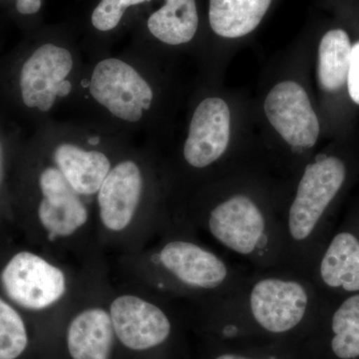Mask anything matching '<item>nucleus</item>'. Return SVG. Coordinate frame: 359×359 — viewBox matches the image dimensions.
<instances>
[{"label":"nucleus","instance_id":"39448f33","mask_svg":"<svg viewBox=\"0 0 359 359\" xmlns=\"http://www.w3.org/2000/svg\"><path fill=\"white\" fill-rule=\"evenodd\" d=\"M86 58L74 44L55 39L35 47L21 65V102L45 118H55L59 109L72 102Z\"/></svg>","mask_w":359,"mask_h":359},{"label":"nucleus","instance_id":"6e6552de","mask_svg":"<svg viewBox=\"0 0 359 359\" xmlns=\"http://www.w3.org/2000/svg\"><path fill=\"white\" fill-rule=\"evenodd\" d=\"M264 113L273 128L302 154L313 148L320 135V122L306 90L294 81L276 85L264 101Z\"/></svg>","mask_w":359,"mask_h":359},{"label":"nucleus","instance_id":"f8f14e48","mask_svg":"<svg viewBox=\"0 0 359 359\" xmlns=\"http://www.w3.org/2000/svg\"><path fill=\"white\" fill-rule=\"evenodd\" d=\"M109 313L115 334L133 351L159 346L171 334V321L166 313L136 295L118 297L111 304Z\"/></svg>","mask_w":359,"mask_h":359},{"label":"nucleus","instance_id":"b1692460","mask_svg":"<svg viewBox=\"0 0 359 359\" xmlns=\"http://www.w3.org/2000/svg\"><path fill=\"white\" fill-rule=\"evenodd\" d=\"M151 0H124V2H127L126 6L131 8V7L141 6V4H147Z\"/></svg>","mask_w":359,"mask_h":359},{"label":"nucleus","instance_id":"f03ea898","mask_svg":"<svg viewBox=\"0 0 359 359\" xmlns=\"http://www.w3.org/2000/svg\"><path fill=\"white\" fill-rule=\"evenodd\" d=\"M316 285L309 276L285 268L250 269L235 289L207 302L223 318L244 316L268 334H289L313 311Z\"/></svg>","mask_w":359,"mask_h":359},{"label":"nucleus","instance_id":"4468645a","mask_svg":"<svg viewBox=\"0 0 359 359\" xmlns=\"http://www.w3.org/2000/svg\"><path fill=\"white\" fill-rule=\"evenodd\" d=\"M110 313L105 309H85L71 321L67 346L73 359H109L115 337Z\"/></svg>","mask_w":359,"mask_h":359},{"label":"nucleus","instance_id":"393cba45","mask_svg":"<svg viewBox=\"0 0 359 359\" xmlns=\"http://www.w3.org/2000/svg\"><path fill=\"white\" fill-rule=\"evenodd\" d=\"M0 175H1V147H0Z\"/></svg>","mask_w":359,"mask_h":359},{"label":"nucleus","instance_id":"9b49d317","mask_svg":"<svg viewBox=\"0 0 359 359\" xmlns=\"http://www.w3.org/2000/svg\"><path fill=\"white\" fill-rule=\"evenodd\" d=\"M230 133L228 105L218 97H208L193 112L184 143V160L194 169L211 167L226 153Z\"/></svg>","mask_w":359,"mask_h":359},{"label":"nucleus","instance_id":"412c9836","mask_svg":"<svg viewBox=\"0 0 359 359\" xmlns=\"http://www.w3.org/2000/svg\"><path fill=\"white\" fill-rule=\"evenodd\" d=\"M346 82L351 100L359 105V41L351 48V65Z\"/></svg>","mask_w":359,"mask_h":359},{"label":"nucleus","instance_id":"0eeeda50","mask_svg":"<svg viewBox=\"0 0 359 359\" xmlns=\"http://www.w3.org/2000/svg\"><path fill=\"white\" fill-rule=\"evenodd\" d=\"M4 292L18 306L39 311L53 306L65 295L66 278L57 266L29 252H21L2 271Z\"/></svg>","mask_w":359,"mask_h":359},{"label":"nucleus","instance_id":"20e7f679","mask_svg":"<svg viewBox=\"0 0 359 359\" xmlns=\"http://www.w3.org/2000/svg\"><path fill=\"white\" fill-rule=\"evenodd\" d=\"M203 224L222 249L250 269L283 268L280 212L269 211L248 194H231L215 203Z\"/></svg>","mask_w":359,"mask_h":359},{"label":"nucleus","instance_id":"4be33fe9","mask_svg":"<svg viewBox=\"0 0 359 359\" xmlns=\"http://www.w3.org/2000/svg\"><path fill=\"white\" fill-rule=\"evenodd\" d=\"M41 0H16V11L22 15H33L41 9Z\"/></svg>","mask_w":359,"mask_h":359},{"label":"nucleus","instance_id":"ddd939ff","mask_svg":"<svg viewBox=\"0 0 359 359\" xmlns=\"http://www.w3.org/2000/svg\"><path fill=\"white\" fill-rule=\"evenodd\" d=\"M309 278L328 289L358 294L359 238L351 231L337 233L316 256Z\"/></svg>","mask_w":359,"mask_h":359},{"label":"nucleus","instance_id":"2eb2a0df","mask_svg":"<svg viewBox=\"0 0 359 359\" xmlns=\"http://www.w3.org/2000/svg\"><path fill=\"white\" fill-rule=\"evenodd\" d=\"M199 27L196 0H165V4L149 16L150 34L162 43L179 46L192 41Z\"/></svg>","mask_w":359,"mask_h":359},{"label":"nucleus","instance_id":"a211bd4d","mask_svg":"<svg viewBox=\"0 0 359 359\" xmlns=\"http://www.w3.org/2000/svg\"><path fill=\"white\" fill-rule=\"evenodd\" d=\"M332 349L340 359L359 358V292L344 299L332 318Z\"/></svg>","mask_w":359,"mask_h":359},{"label":"nucleus","instance_id":"dca6fc26","mask_svg":"<svg viewBox=\"0 0 359 359\" xmlns=\"http://www.w3.org/2000/svg\"><path fill=\"white\" fill-rule=\"evenodd\" d=\"M271 2V0H210V25L219 36H245L261 23Z\"/></svg>","mask_w":359,"mask_h":359},{"label":"nucleus","instance_id":"9d476101","mask_svg":"<svg viewBox=\"0 0 359 359\" xmlns=\"http://www.w3.org/2000/svg\"><path fill=\"white\" fill-rule=\"evenodd\" d=\"M145 174L135 157L120 158L97 194L101 223L107 230L121 231L133 221L144 192Z\"/></svg>","mask_w":359,"mask_h":359},{"label":"nucleus","instance_id":"f257e3e1","mask_svg":"<svg viewBox=\"0 0 359 359\" xmlns=\"http://www.w3.org/2000/svg\"><path fill=\"white\" fill-rule=\"evenodd\" d=\"M155 90L139 62L138 53L87 55L81 80L70 105L76 119L133 136L153 109Z\"/></svg>","mask_w":359,"mask_h":359},{"label":"nucleus","instance_id":"423d86ee","mask_svg":"<svg viewBox=\"0 0 359 359\" xmlns=\"http://www.w3.org/2000/svg\"><path fill=\"white\" fill-rule=\"evenodd\" d=\"M155 261L175 282L205 294L208 302L235 289L250 271L186 238H174L163 245Z\"/></svg>","mask_w":359,"mask_h":359},{"label":"nucleus","instance_id":"6ab92c4d","mask_svg":"<svg viewBox=\"0 0 359 359\" xmlns=\"http://www.w3.org/2000/svg\"><path fill=\"white\" fill-rule=\"evenodd\" d=\"M27 332L18 311L0 299V359H16L27 346Z\"/></svg>","mask_w":359,"mask_h":359},{"label":"nucleus","instance_id":"aec40b11","mask_svg":"<svg viewBox=\"0 0 359 359\" xmlns=\"http://www.w3.org/2000/svg\"><path fill=\"white\" fill-rule=\"evenodd\" d=\"M129 7L124 0H100L91 13V25L96 32L108 33L122 22Z\"/></svg>","mask_w":359,"mask_h":359},{"label":"nucleus","instance_id":"7ed1b4c3","mask_svg":"<svg viewBox=\"0 0 359 359\" xmlns=\"http://www.w3.org/2000/svg\"><path fill=\"white\" fill-rule=\"evenodd\" d=\"M346 178V165L337 157L316 155L304 168L294 197L280 214L283 268L309 276L323 219Z\"/></svg>","mask_w":359,"mask_h":359},{"label":"nucleus","instance_id":"5701e85b","mask_svg":"<svg viewBox=\"0 0 359 359\" xmlns=\"http://www.w3.org/2000/svg\"><path fill=\"white\" fill-rule=\"evenodd\" d=\"M215 359H252V358H245V356L240 355V354L224 353L223 354H219V355L217 356V358ZM271 359H275V358H271Z\"/></svg>","mask_w":359,"mask_h":359},{"label":"nucleus","instance_id":"1a4fd4ad","mask_svg":"<svg viewBox=\"0 0 359 359\" xmlns=\"http://www.w3.org/2000/svg\"><path fill=\"white\" fill-rule=\"evenodd\" d=\"M39 187L41 199L37 212L49 240L69 237L87 223L86 199L70 185L50 157L40 171Z\"/></svg>","mask_w":359,"mask_h":359},{"label":"nucleus","instance_id":"f3484780","mask_svg":"<svg viewBox=\"0 0 359 359\" xmlns=\"http://www.w3.org/2000/svg\"><path fill=\"white\" fill-rule=\"evenodd\" d=\"M351 48V40L344 30L325 33L318 48V75L321 88L334 92L346 83Z\"/></svg>","mask_w":359,"mask_h":359}]
</instances>
